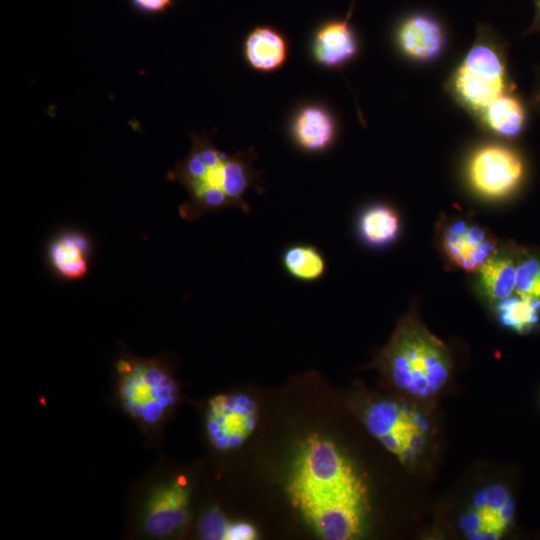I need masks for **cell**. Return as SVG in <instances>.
Masks as SVG:
<instances>
[{
    "label": "cell",
    "mask_w": 540,
    "mask_h": 540,
    "mask_svg": "<svg viewBox=\"0 0 540 540\" xmlns=\"http://www.w3.org/2000/svg\"><path fill=\"white\" fill-rule=\"evenodd\" d=\"M285 270L295 279L313 282L326 272V260L323 254L313 245L294 244L282 254Z\"/></svg>",
    "instance_id": "20"
},
{
    "label": "cell",
    "mask_w": 540,
    "mask_h": 540,
    "mask_svg": "<svg viewBox=\"0 0 540 540\" xmlns=\"http://www.w3.org/2000/svg\"><path fill=\"white\" fill-rule=\"evenodd\" d=\"M443 249L459 268L479 271L497 253V244L481 226L464 220L451 223L443 233Z\"/></svg>",
    "instance_id": "10"
},
{
    "label": "cell",
    "mask_w": 540,
    "mask_h": 540,
    "mask_svg": "<svg viewBox=\"0 0 540 540\" xmlns=\"http://www.w3.org/2000/svg\"><path fill=\"white\" fill-rule=\"evenodd\" d=\"M188 489L177 480L157 488L149 499L145 516L147 531L166 536L184 525L188 515Z\"/></svg>",
    "instance_id": "12"
},
{
    "label": "cell",
    "mask_w": 540,
    "mask_h": 540,
    "mask_svg": "<svg viewBox=\"0 0 540 540\" xmlns=\"http://www.w3.org/2000/svg\"><path fill=\"white\" fill-rule=\"evenodd\" d=\"M514 504L509 492L501 485L481 490L469 511L462 517L461 527L471 539L495 540L509 529Z\"/></svg>",
    "instance_id": "9"
},
{
    "label": "cell",
    "mask_w": 540,
    "mask_h": 540,
    "mask_svg": "<svg viewBox=\"0 0 540 540\" xmlns=\"http://www.w3.org/2000/svg\"><path fill=\"white\" fill-rule=\"evenodd\" d=\"M257 536L255 528L246 522H230L225 540H252Z\"/></svg>",
    "instance_id": "24"
},
{
    "label": "cell",
    "mask_w": 540,
    "mask_h": 540,
    "mask_svg": "<svg viewBox=\"0 0 540 540\" xmlns=\"http://www.w3.org/2000/svg\"><path fill=\"white\" fill-rule=\"evenodd\" d=\"M445 87L452 99L474 117L501 95L514 92L505 45L490 28L478 27L474 43Z\"/></svg>",
    "instance_id": "4"
},
{
    "label": "cell",
    "mask_w": 540,
    "mask_h": 540,
    "mask_svg": "<svg viewBox=\"0 0 540 540\" xmlns=\"http://www.w3.org/2000/svg\"><path fill=\"white\" fill-rule=\"evenodd\" d=\"M358 229L368 245L385 246L397 237L400 221L393 208L382 204L373 205L361 214Z\"/></svg>",
    "instance_id": "19"
},
{
    "label": "cell",
    "mask_w": 540,
    "mask_h": 540,
    "mask_svg": "<svg viewBox=\"0 0 540 540\" xmlns=\"http://www.w3.org/2000/svg\"><path fill=\"white\" fill-rule=\"evenodd\" d=\"M120 395L126 410L146 423L160 420L176 398V387L155 361L122 359L117 364Z\"/></svg>",
    "instance_id": "5"
},
{
    "label": "cell",
    "mask_w": 540,
    "mask_h": 540,
    "mask_svg": "<svg viewBox=\"0 0 540 540\" xmlns=\"http://www.w3.org/2000/svg\"><path fill=\"white\" fill-rule=\"evenodd\" d=\"M173 0H131L138 11L145 14H158L167 10Z\"/></svg>",
    "instance_id": "25"
},
{
    "label": "cell",
    "mask_w": 540,
    "mask_h": 540,
    "mask_svg": "<svg viewBox=\"0 0 540 540\" xmlns=\"http://www.w3.org/2000/svg\"><path fill=\"white\" fill-rule=\"evenodd\" d=\"M229 521L217 510L208 512L200 526L201 535L205 539L225 540Z\"/></svg>",
    "instance_id": "23"
},
{
    "label": "cell",
    "mask_w": 540,
    "mask_h": 540,
    "mask_svg": "<svg viewBox=\"0 0 540 540\" xmlns=\"http://www.w3.org/2000/svg\"><path fill=\"white\" fill-rule=\"evenodd\" d=\"M348 20L349 16L342 21L329 22L316 33L313 54L322 65L338 67L356 55L358 45Z\"/></svg>",
    "instance_id": "14"
},
{
    "label": "cell",
    "mask_w": 540,
    "mask_h": 540,
    "mask_svg": "<svg viewBox=\"0 0 540 540\" xmlns=\"http://www.w3.org/2000/svg\"><path fill=\"white\" fill-rule=\"evenodd\" d=\"M534 4V17L532 23L524 32L525 36L540 32V0H532Z\"/></svg>",
    "instance_id": "27"
},
{
    "label": "cell",
    "mask_w": 540,
    "mask_h": 540,
    "mask_svg": "<svg viewBox=\"0 0 540 540\" xmlns=\"http://www.w3.org/2000/svg\"><path fill=\"white\" fill-rule=\"evenodd\" d=\"M91 254V239L80 230H62L47 245V259L52 271L65 280L84 278L89 271Z\"/></svg>",
    "instance_id": "11"
},
{
    "label": "cell",
    "mask_w": 540,
    "mask_h": 540,
    "mask_svg": "<svg viewBox=\"0 0 540 540\" xmlns=\"http://www.w3.org/2000/svg\"><path fill=\"white\" fill-rule=\"evenodd\" d=\"M400 51L418 62L435 60L443 52L445 33L440 23L425 14H414L404 19L396 32Z\"/></svg>",
    "instance_id": "13"
},
{
    "label": "cell",
    "mask_w": 540,
    "mask_h": 540,
    "mask_svg": "<svg viewBox=\"0 0 540 540\" xmlns=\"http://www.w3.org/2000/svg\"><path fill=\"white\" fill-rule=\"evenodd\" d=\"M179 182L189 198L179 207L180 216L193 221L208 212L237 207L249 212L245 193L254 183L256 173L244 154L228 155L206 136L192 135L188 156L168 173Z\"/></svg>",
    "instance_id": "2"
},
{
    "label": "cell",
    "mask_w": 540,
    "mask_h": 540,
    "mask_svg": "<svg viewBox=\"0 0 540 540\" xmlns=\"http://www.w3.org/2000/svg\"><path fill=\"white\" fill-rule=\"evenodd\" d=\"M488 132L514 138L524 130L528 114L523 101L514 93H506L492 101L477 117Z\"/></svg>",
    "instance_id": "15"
},
{
    "label": "cell",
    "mask_w": 540,
    "mask_h": 540,
    "mask_svg": "<svg viewBox=\"0 0 540 540\" xmlns=\"http://www.w3.org/2000/svg\"><path fill=\"white\" fill-rule=\"evenodd\" d=\"M380 360L392 382L415 397L434 395L450 375L447 347L413 317L400 322Z\"/></svg>",
    "instance_id": "3"
},
{
    "label": "cell",
    "mask_w": 540,
    "mask_h": 540,
    "mask_svg": "<svg viewBox=\"0 0 540 540\" xmlns=\"http://www.w3.org/2000/svg\"><path fill=\"white\" fill-rule=\"evenodd\" d=\"M365 421L370 433L401 462L414 461L421 454L428 428L414 409L383 400L368 408Z\"/></svg>",
    "instance_id": "6"
},
{
    "label": "cell",
    "mask_w": 540,
    "mask_h": 540,
    "mask_svg": "<svg viewBox=\"0 0 540 540\" xmlns=\"http://www.w3.org/2000/svg\"><path fill=\"white\" fill-rule=\"evenodd\" d=\"M524 176V163L513 149L486 144L476 149L467 164L471 187L489 199H500L514 192Z\"/></svg>",
    "instance_id": "7"
},
{
    "label": "cell",
    "mask_w": 540,
    "mask_h": 540,
    "mask_svg": "<svg viewBox=\"0 0 540 540\" xmlns=\"http://www.w3.org/2000/svg\"><path fill=\"white\" fill-rule=\"evenodd\" d=\"M288 493L323 539L348 540L360 533L366 490L353 466L329 440L312 435L302 444Z\"/></svg>",
    "instance_id": "1"
},
{
    "label": "cell",
    "mask_w": 540,
    "mask_h": 540,
    "mask_svg": "<svg viewBox=\"0 0 540 540\" xmlns=\"http://www.w3.org/2000/svg\"><path fill=\"white\" fill-rule=\"evenodd\" d=\"M529 106L535 112L540 113V66L536 70V81L530 97Z\"/></svg>",
    "instance_id": "26"
},
{
    "label": "cell",
    "mask_w": 540,
    "mask_h": 540,
    "mask_svg": "<svg viewBox=\"0 0 540 540\" xmlns=\"http://www.w3.org/2000/svg\"><path fill=\"white\" fill-rule=\"evenodd\" d=\"M255 403L243 394L218 395L211 399L207 413V432L221 450L239 447L254 431Z\"/></svg>",
    "instance_id": "8"
},
{
    "label": "cell",
    "mask_w": 540,
    "mask_h": 540,
    "mask_svg": "<svg viewBox=\"0 0 540 540\" xmlns=\"http://www.w3.org/2000/svg\"><path fill=\"white\" fill-rule=\"evenodd\" d=\"M515 258L508 253H497L478 272V290L491 303H497L509 296L515 289Z\"/></svg>",
    "instance_id": "17"
},
{
    "label": "cell",
    "mask_w": 540,
    "mask_h": 540,
    "mask_svg": "<svg viewBox=\"0 0 540 540\" xmlns=\"http://www.w3.org/2000/svg\"><path fill=\"white\" fill-rule=\"evenodd\" d=\"M245 56L253 68L272 71L285 62L287 44L284 37L274 29L259 27L246 39Z\"/></svg>",
    "instance_id": "18"
},
{
    "label": "cell",
    "mask_w": 540,
    "mask_h": 540,
    "mask_svg": "<svg viewBox=\"0 0 540 540\" xmlns=\"http://www.w3.org/2000/svg\"><path fill=\"white\" fill-rule=\"evenodd\" d=\"M500 322L518 332L531 331L540 319V300L520 296H509L495 305Z\"/></svg>",
    "instance_id": "21"
},
{
    "label": "cell",
    "mask_w": 540,
    "mask_h": 540,
    "mask_svg": "<svg viewBox=\"0 0 540 540\" xmlns=\"http://www.w3.org/2000/svg\"><path fill=\"white\" fill-rule=\"evenodd\" d=\"M515 292L524 297L540 300V259L526 256L517 262Z\"/></svg>",
    "instance_id": "22"
},
{
    "label": "cell",
    "mask_w": 540,
    "mask_h": 540,
    "mask_svg": "<svg viewBox=\"0 0 540 540\" xmlns=\"http://www.w3.org/2000/svg\"><path fill=\"white\" fill-rule=\"evenodd\" d=\"M292 135L301 149L308 152L324 151L334 140L335 122L326 109L307 106L295 116Z\"/></svg>",
    "instance_id": "16"
}]
</instances>
